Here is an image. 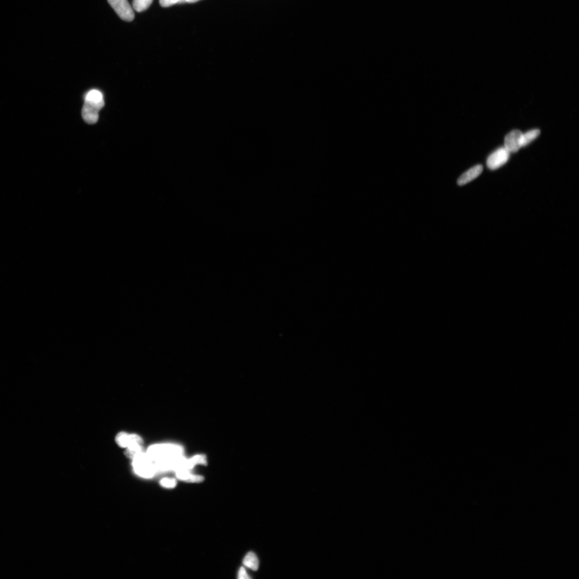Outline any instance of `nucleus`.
<instances>
[{
    "label": "nucleus",
    "instance_id": "f257e3e1",
    "mask_svg": "<svg viewBox=\"0 0 579 579\" xmlns=\"http://www.w3.org/2000/svg\"><path fill=\"white\" fill-rule=\"evenodd\" d=\"M146 454L154 464L183 456V449L175 444H154L148 449Z\"/></svg>",
    "mask_w": 579,
    "mask_h": 579
},
{
    "label": "nucleus",
    "instance_id": "f03ea898",
    "mask_svg": "<svg viewBox=\"0 0 579 579\" xmlns=\"http://www.w3.org/2000/svg\"><path fill=\"white\" fill-rule=\"evenodd\" d=\"M132 460L134 470L140 477L150 478L158 472L154 464L148 456L146 452H141Z\"/></svg>",
    "mask_w": 579,
    "mask_h": 579
},
{
    "label": "nucleus",
    "instance_id": "7ed1b4c3",
    "mask_svg": "<svg viewBox=\"0 0 579 579\" xmlns=\"http://www.w3.org/2000/svg\"><path fill=\"white\" fill-rule=\"evenodd\" d=\"M118 16L122 20L131 22L135 18L134 12L128 0H108Z\"/></svg>",
    "mask_w": 579,
    "mask_h": 579
},
{
    "label": "nucleus",
    "instance_id": "20e7f679",
    "mask_svg": "<svg viewBox=\"0 0 579 579\" xmlns=\"http://www.w3.org/2000/svg\"><path fill=\"white\" fill-rule=\"evenodd\" d=\"M510 153L506 148H500L489 156L486 165L488 168L494 170L506 164L510 158Z\"/></svg>",
    "mask_w": 579,
    "mask_h": 579
},
{
    "label": "nucleus",
    "instance_id": "39448f33",
    "mask_svg": "<svg viewBox=\"0 0 579 579\" xmlns=\"http://www.w3.org/2000/svg\"><path fill=\"white\" fill-rule=\"evenodd\" d=\"M522 134L521 131L514 130L504 138V147L510 153L516 152L522 147Z\"/></svg>",
    "mask_w": 579,
    "mask_h": 579
},
{
    "label": "nucleus",
    "instance_id": "423d86ee",
    "mask_svg": "<svg viewBox=\"0 0 579 579\" xmlns=\"http://www.w3.org/2000/svg\"><path fill=\"white\" fill-rule=\"evenodd\" d=\"M100 110L98 108L84 102V108L82 110V116L87 124H94L98 120Z\"/></svg>",
    "mask_w": 579,
    "mask_h": 579
},
{
    "label": "nucleus",
    "instance_id": "0eeeda50",
    "mask_svg": "<svg viewBox=\"0 0 579 579\" xmlns=\"http://www.w3.org/2000/svg\"><path fill=\"white\" fill-rule=\"evenodd\" d=\"M484 167L481 165L474 166L460 176L458 180V186H464L476 179L482 172Z\"/></svg>",
    "mask_w": 579,
    "mask_h": 579
},
{
    "label": "nucleus",
    "instance_id": "6e6552de",
    "mask_svg": "<svg viewBox=\"0 0 579 579\" xmlns=\"http://www.w3.org/2000/svg\"><path fill=\"white\" fill-rule=\"evenodd\" d=\"M176 474L178 479L192 484H198L204 480L203 476L192 474L188 470H178L176 472Z\"/></svg>",
    "mask_w": 579,
    "mask_h": 579
},
{
    "label": "nucleus",
    "instance_id": "1a4fd4ad",
    "mask_svg": "<svg viewBox=\"0 0 579 579\" xmlns=\"http://www.w3.org/2000/svg\"><path fill=\"white\" fill-rule=\"evenodd\" d=\"M244 566L254 570H257L259 566V561L256 555L253 552H248L243 560Z\"/></svg>",
    "mask_w": 579,
    "mask_h": 579
},
{
    "label": "nucleus",
    "instance_id": "9d476101",
    "mask_svg": "<svg viewBox=\"0 0 579 579\" xmlns=\"http://www.w3.org/2000/svg\"><path fill=\"white\" fill-rule=\"evenodd\" d=\"M540 134V130L538 129L532 130L522 134V147L528 145L532 141L536 140Z\"/></svg>",
    "mask_w": 579,
    "mask_h": 579
},
{
    "label": "nucleus",
    "instance_id": "9b49d317",
    "mask_svg": "<svg viewBox=\"0 0 579 579\" xmlns=\"http://www.w3.org/2000/svg\"><path fill=\"white\" fill-rule=\"evenodd\" d=\"M84 100L98 103L104 102L102 94L98 90H92L87 92Z\"/></svg>",
    "mask_w": 579,
    "mask_h": 579
},
{
    "label": "nucleus",
    "instance_id": "f8f14e48",
    "mask_svg": "<svg viewBox=\"0 0 579 579\" xmlns=\"http://www.w3.org/2000/svg\"><path fill=\"white\" fill-rule=\"evenodd\" d=\"M153 0H133V8L137 12H142L149 8Z\"/></svg>",
    "mask_w": 579,
    "mask_h": 579
},
{
    "label": "nucleus",
    "instance_id": "ddd939ff",
    "mask_svg": "<svg viewBox=\"0 0 579 579\" xmlns=\"http://www.w3.org/2000/svg\"><path fill=\"white\" fill-rule=\"evenodd\" d=\"M130 434L124 432L118 434L116 437L117 444L122 448H126L128 446Z\"/></svg>",
    "mask_w": 579,
    "mask_h": 579
},
{
    "label": "nucleus",
    "instance_id": "4468645a",
    "mask_svg": "<svg viewBox=\"0 0 579 579\" xmlns=\"http://www.w3.org/2000/svg\"><path fill=\"white\" fill-rule=\"evenodd\" d=\"M160 484L168 488H174L176 486V480L173 478H164L160 480Z\"/></svg>",
    "mask_w": 579,
    "mask_h": 579
},
{
    "label": "nucleus",
    "instance_id": "2eb2a0df",
    "mask_svg": "<svg viewBox=\"0 0 579 579\" xmlns=\"http://www.w3.org/2000/svg\"><path fill=\"white\" fill-rule=\"evenodd\" d=\"M182 1L184 0H160V3L162 7H169Z\"/></svg>",
    "mask_w": 579,
    "mask_h": 579
},
{
    "label": "nucleus",
    "instance_id": "dca6fc26",
    "mask_svg": "<svg viewBox=\"0 0 579 579\" xmlns=\"http://www.w3.org/2000/svg\"><path fill=\"white\" fill-rule=\"evenodd\" d=\"M238 578L239 579L250 578V577L248 574L246 568H244L243 567H242L240 569L239 572H238Z\"/></svg>",
    "mask_w": 579,
    "mask_h": 579
},
{
    "label": "nucleus",
    "instance_id": "f3484780",
    "mask_svg": "<svg viewBox=\"0 0 579 579\" xmlns=\"http://www.w3.org/2000/svg\"><path fill=\"white\" fill-rule=\"evenodd\" d=\"M198 1H200V0H184V2H187L188 3H190V4L195 3V2H196Z\"/></svg>",
    "mask_w": 579,
    "mask_h": 579
}]
</instances>
